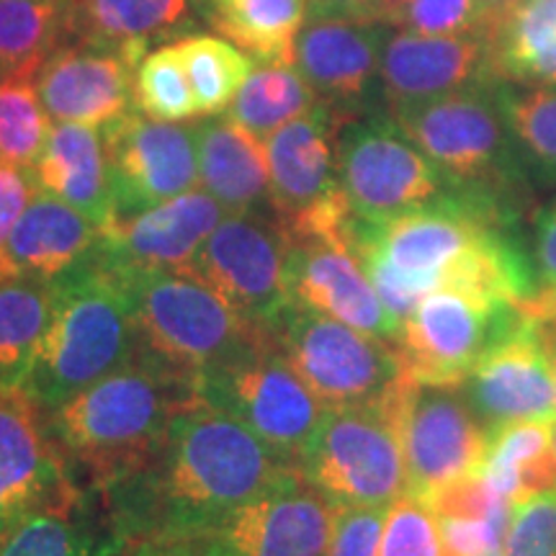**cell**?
<instances>
[{"instance_id":"obj_1","label":"cell","mask_w":556,"mask_h":556,"mask_svg":"<svg viewBox=\"0 0 556 556\" xmlns=\"http://www.w3.org/2000/svg\"><path fill=\"white\" fill-rule=\"evenodd\" d=\"M291 471L299 469L289 458L197 394L173 417L155 456L135 475L109 484L116 536L214 531L229 513Z\"/></svg>"},{"instance_id":"obj_2","label":"cell","mask_w":556,"mask_h":556,"mask_svg":"<svg viewBox=\"0 0 556 556\" xmlns=\"http://www.w3.org/2000/svg\"><path fill=\"white\" fill-rule=\"evenodd\" d=\"M197 397V381L137 353L54 407L50 428L70 464L99 484L135 475L155 456L173 417Z\"/></svg>"},{"instance_id":"obj_3","label":"cell","mask_w":556,"mask_h":556,"mask_svg":"<svg viewBox=\"0 0 556 556\" xmlns=\"http://www.w3.org/2000/svg\"><path fill=\"white\" fill-rule=\"evenodd\" d=\"M510 217V199L454 186L397 217H356L353 248L384 307L405 323L430 291L443 287L448 270L486 235L507 229Z\"/></svg>"},{"instance_id":"obj_4","label":"cell","mask_w":556,"mask_h":556,"mask_svg":"<svg viewBox=\"0 0 556 556\" xmlns=\"http://www.w3.org/2000/svg\"><path fill=\"white\" fill-rule=\"evenodd\" d=\"M52 283L50 328L24 389L45 413L127 366L139 353L127 291L99 253Z\"/></svg>"},{"instance_id":"obj_5","label":"cell","mask_w":556,"mask_h":556,"mask_svg":"<svg viewBox=\"0 0 556 556\" xmlns=\"http://www.w3.org/2000/svg\"><path fill=\"white\" fill-rule=\"evenodd\" d=\"M101 258V255H99ZM111 268V266H109ZM127 291L139 353L197 381L261 330L184 268H111Z\"/></svg>"},{"instance_id":"obj_6","label":"cell","mask_w":556,"mask_h":556,"mask_svg":"<svg viewBox=\"0 0 556 556\" xmlns=\"http://www.w3.org/2000/svg\"><path fill=\"white\" fill-rule=\"evenodd\" d=\"M197 394L248 426L296 469L328 413L270 332L206 366L197 377Z\"/></svg>"},{"instance_id":"obj_7","label":"cell","mask_w":556,"mask_h":556,"mask_svg":"<svg viewBox=\"0 0 556 556\" xmlns=\"http://www.w3.org/2000/svg\"><path fill=\"white\" fill-rule=\"evenodd\" d=\"M407 381L379 405L325 413L299 471L336 507H389L409 492L400 430V402Z\"/></svg>"},{"instance_id":"obj_8","label":"cell","mask_w":556,"mask_h":556,"mask_svg":"<svg viewBox=\"0 0 556 556\" xmlns=\"http://www.w3.org/2000/svg\"><path fill=\"white\" fill-rule=\"evenodd\" d=\"M456 189L510 199L523 165L497 101V83L389 111Z\"/></svg>"},{"instance_id":"obj_9","label":"cell","mask_w":556,"mask_h":556,"mask_svg":"<svg viewBox=\"0 0 556 556\" xmlns=\"http://www.w3.org/2000/svg\"><path fill=\"white\" fill-rule=\"evenodd\" d=\"M268 332L328 409L379 405L407 381L397 345L315 309L289 304Z\"/></svg>"},{"instance_id":"obj_10","label":"cell","mask_w":556,"mask_h":556,"mask_svg":"<svg viewBox=\"0 0 556 556\" xmlns=\"http://www.w3.org/2000/svg\"><path fill=\"white\" fill-rule=\"evenodd\" d=\"M336 155L348 206L366 222L397 217L454 189L389 111L340 124Z\"/></svg>"},{"instance_id":"obj_11","label":"cell","mask_w":556,"mask_h":556,"mask_svg":"<svg viewBox=\"0 0 556 556\" xmlns=\"http://www.w3.org/2000/svg\"><path fill=\"white\" fill-rule=\"evenodd\" d=\"M289 232L274 208L227 214L184 270L212 287L250 328L268 332L289 309Z\"/></svg>"},{"instance_id":"obj_12","label":"cell","mask_w":556,"mask_h":556,"mask_svg":"<svg viewBox=\"0 0 556 556\" xmlns=\"http://www.w3.org/2000/svg\"><path fill=\"white\" fill-rule=\"evenodd\" d=\"M523 323L516 304H495L458 289H435L402 323L397 351L417 384L458 387L497 340Z\"/></svg>"},{"instance_id":"obj_13","label":"cell","mask_w":556,"mask_h":556,"mask_svg":"<svg viewBox=\"0 0 556 556\" xmlns=\"http://www.w3.org/2000/svg\"><path fill=\"white\" fill-rule=\"evenodd\" d=\"M101 135L116 217H131L197 189L193 124L157 122L142 111H131L101 129Z\"/></svg>"},{"instance_id":"obj_14","label":"cell","mask_w":556,"mask_h":556,"mask_svg":"<svg viewBox=\"0 0 556 556\" xmlns=\"http://www.w3.org/2000/svg\"><path fill=\"white\" fill-rule=\"evenodd\" d=\"M400 430L413 495L430 497L443 484L482 469L486 428L462 387L409 379L400 402Z\"/></svg>"},{"instance_id":"obj_15","label":"cell","mask_w":556,"mask_h":556,"mask_svg":"<svg viewBox=\"0 0 556 556\" xmlns=\"http://www.w3.org/2000/svg\"><path fill=\"white\" fill-rule=\"evenodd\" d=\"M384 24L343 13H309L294 39L291 65L317 99L343 119L366 114V101L379 83Z\"/></svg>"},{"instance_id":"obj_16","label":"cell","mask_w":556,"mask_h":556,"mask_svg":"<svg viewBox=\"0 0 556 556\" xmlns=\"http://www.w3.org/2000/svg\"><path fill=\"white\" fill-rule=\"evenodd\" d=\"M75 490L45 409L24 389H0V536Z\"/></svg>"},{"instance_id":"obj_17","label":"cell","mask_w":556,"mask_h":556,"mask_svg":"<svg viewBox=\"0 0 556 556\" xmlns=\"http://www.w3.org/2000/svg\"><path fill=\"white\" fill-rule=\"evenodd\" d=\"M287 281L291 304L397 345L402 323L384 307L351 242L289 238Z\"/></svg>"},{"instance_id":"obj_18","label":"cell","mask_w":556,"mask_h":556,"mask_svg":"<svg viewBox=\"0 0 556 556\" xmlns=\"http://www.w3.org/2000/svg\"><path fill=\"white\" fill-rule=\"evenodd\" d=\"M458 387L486 433L510 422L554 420V371L544 330L523 315Z\"/></svg>"},{"instance_id":"obj_19","label":"cell","mask_w":556,"mask_h":556,"mask_svg":"<svg viewBox=\"0 0 556 556\" xmlns=\"http://www.w3.org/2000/svg\"><path fill=\"white\" fill-rule=\"evenodd\" d=\"M484 83H500L492 70L490 34L426 37L397 31L381 50L379 88L387 111L417 106Z\"/></svg>"},{"instance_id":"obj_20","label":"cell","mask_w":556,"mask_h":556,"mask_svg":"<svg viewBox=\"0 0 556 556\" xmlns=\"http://www.w3.org/2000/svg\"><path fill=\"white\" fill-rule=\"evenodd\" d=\"M135 70L119 52L70 39L41 62L34 83L52 122L106 129L137 111Z\"/></svg>"},{"instance_id":"obj_21","label":"cell","mask_w":556,"mask_h":556,"mask_svg":"<svg viewBox=\"0 0 556 556\" xmlns=\"http://www.w3.org/2000/svg\"><path fill=\"white\" fill-rule=\"evenodd\" d=\"M338 507L302 471L232 510L214 528L238 556H328Z\"/></svg>"},{"instance_id":"obj_22","label":"cell","mask_w":556,"mask_h":556,"mask_svg":"<svg viewBox=\"0 0 556 556\" xmlns=\"http://www.w3.org/2000/svg\"><path fill=\"white\" fill-rule=\"evenodd\" d=\"M225 217L217 199L193 189L131 217H116L101 229L99 255L111 268H186Z\"/></svg>"},{"instance_id":"obj_23","label":"cell","mask_w":556,"mask_h":556,"mask_svg":"<svg viewBox=\"0 0 556 556\" xmlns=\"http://www.w3.org/2000/svg\"><path fill=\"white\" fill-rule=\"evenodd\" d=\"M343 122L338 111L319 101L307 114L263 139L270 170V204L283 222L343 193L336 155Z\"/></svg>"},{"instance_id":"obj_24","label":"cell","mask_w":556,"mask_h":556,"mask_svg":"<svg viewBox=\"0 0 556 556\" xmlns=\"http://www.w3.org/2000/svg\"><path fill=\"white\" fill-rule=\"evenodd\" d=\"M101 227L52 193L39 191L0 248V276L58 281L96 258Z\"/></svg>"},{"instance_id":"obj_25","label":"cell","mask_w":556,"mask_h":556,"mask_svg":"<svg viewBox=\"0 0 556 556\" xmlns=\"http://www.w3.org/2000/svg\"><path fill=\"white\" fill-rule=\"evenodd\" d=\"M197 16H204V0H73V39L139 65L160 41L191 34Z\"/></svg>"},{"instance_id":"obj_26","label":"cell","mask_w":556,"mask_h":556,"mask_svg":"<svg viewBox=\"0 0 556 556\" xmlns=\"http://www.w3.org/2000/svg\"><path fill=\"white\" fill-rule=\"evenodd\" d=\"M199 152V186L217 199L227 214L266 212L270 204V170L266 142L227 114L193 124ZM276 212V208H274Z\"/></svg>"},{"instance_id":"obj_27","label":"cell","mask_w":556,"mask_h":556,"mask_svg":"<svg viewBox=\"0 0 556 556\" xmlns=\"http://www.w3.org/2000/svg\"><path fill=\"white\" fill-rule=\"evenodd\" d=\"M39 191L78 208L101 229L114 222L106 148L101 129L83 124H54L45 150L34 163Z\"/></svg>"},{"instance_id":"obj_28","label":"cell","mask_w":556,"mask_h":556,"mask_svg":"<svg viewBox=\"0 0 556 556\" xmlns=\"http://www.w3.org/2000/svg\"><path fill=\"white\" fill-rule=\"evenodd\" d=\"M479 471L510 505L556 490L554 420H523L490 430Z\"/></svg>"},{"instance_id":"obj_29","label":"cell","mask_w":556,"mask_h":556,"mask_svg":"<svg viewBox=\"0 0 556 556\" xmlns=\"http://www.w3.org/2000/svg\"><path fill=\"white\" fill-rule=\"evenodd\" d=\"M54 309V283L0 276V389H26Z\"/></svg>"},{"instance_id":"obj_30","label":"cell","mask_w":556,"mask_h":556,"mask_svg":"<svg viewBox=\"0 0 556 556\" xmlns=\"http://www.w3.org/2000/svg\"><path fill=\"white\" fill-rule=\"evenodd\" d=\"M204 18L253 62L291 65L307 0H204Z\"/></svg>"},{"instance_id":"obj_31","label":"cell","mask_w":556,"mask_h":556,"mask_svg":"<svg viewBox=\"0 0 556 556\" xmlns=\"http://www.w3.org/2000/svg\"><path fill=\"white\" fill-rule=\"evenodd\" d=\"M114 541L93 531L75 490L11 526L0 536V556H109Z\"/></svg>"},{"instance_id":"obj_32","label":"cell","mask_w":556,"mask_h":556,"mask_svg":"<svg viewBox=\"0 0 556 556\" xmlns=\"http://www.w3.org/2000/svg\"><path fill=\"white\" fill-rule=\"evenodd\" d=\"M317 103V93L294 65L255 62L253 73L242 83L240 93L225 114L255 137L266 139L276 129L307 114Z\"/></svg>"},{"instance_id":"obj_33","label":"cell","mask_w":556,"mask_h":556,"mask_svg":"<svg viewBox=\"0 0 556 556\" xmlns=\"http://www.w3.org/2000/svg\"><path fill=\"white\" fill-rule=\"evenodd\" d=\"M73 39V0H0V62L11 73L39 70Z\"/></svg>"},{"instance_id":"obj_34","label":"cell","mask_w":556,"mask_h":556,"mask_svg":"<svg viewBox=\"0 0 556 556\" xmlns=\"http://www.w3.org/2000/svg\"><path fill=\"white\" fill-rule=\"evenodd\" d=\"M497 101L523 170L556 184V86L497 83Z\"/></svg>"},{"instance_id":"obj_35","label":"cell","mask_w":556,"mask_h":556,"mask_svg":"<svg viewBox=\"0 0 556 556\" xmlns=\"http://www.w3.org/2000/svg\"><path fill=\"white\" fill-rule=\"evenodd\" d=\"M490 45L500 83L556 86V24L510 9L492 24Z\"/></svg>"},{"instance_id":"obj_36","label":"cell","mask_w":556,"mask_h":556,"mask_svg":"<svg viewBox=\"0 0 556 556\" xmlns=\"http://www.w3.org/2000/svg\"><path fill=\"white\" fill-rule=\"evenodd\" d=\"M173 45L189 75L199 114H225L253 73V60L219 34H186Z\"/></svg>"},{"instance_id":"obj_37","label":"cell","mask_w":556,"mask_h":556,"mask_svg":"<svg viewBox=\"0 0 556 556\" xmlns=\"http://www.w3.org/2000/svg\"><path fill=\"white\" fill-rule=\"evenodd\" d=\"M34 75L24 70L0 80V160L24 168H34L52 131Z\"/></svg>"},{"instance_id":"obj_38","label":"cell","mask_w":556,"mask_h":556,"mask_svg":"<svg viewBox=\"0 0 556 556\" xmlns=\"http://www.w3.org/2000/svg\"><path fill=\"white\" fill-rule=\"evenodd\" d=\"M135 99L144 116L157 122H186L199 114L189 75L176 45H160L139 60L135 70Z\"/></svg>"},{"instance_id":"obj_39","label":"cell","mask_w":556,"mask_h":556,"mask_svg":"<svg viewBox=\"0 0 556 556\" xmlns=\"http://www.w3.org/2000/svg\"><path fill=\"white\" fill-rule=\"evenodd\" d=\"M495 13L484 0H409L392 26L426 37H467L490 34Z\"/></svg>"},{"instance_id":"obj_40","label":"cell","mask_w":556,"mask_h":556,"mask_svg":"<svg viewBox=\"0 0 556 556\" xmlns=\"http://www.w3.org/2000/svg\"><path fill=\"white\" fill-rule=\"evenodd\" d=\"M379 556H443L441 520L426 497L407 492L389 505Z\"/></svg>"},{"instance_id":"obj_41","label":"cell","mask_w":556,"mask_h":556,"mask_svg":"<svg viewBox=\"0 0 556 556\" xmlns=\"http://www.w3.org/2000/svg\"><path fill=\"white\" fill-rule=\"evenodd\" d=\"M505 556H556V490L510 505Z\"/></svg>"},{"instance_id":"obj_42","label":"cell","mask_w":556,"mask_h":556,"mask_svg":"<svg viewBox=\"0 0 556 556\" xmlns=\"http://www.w3.org/2000/svg\"><path fill=\"white\" fill-rule=\"evenodd\" d=\"M387 510L377 505L338 507L328 556H379Z\"/></svg>"},{"instance_id":"obj_43","label":"cell","mask_w":556,"mask_h":556,"mask_svg":"<svg viewBox=\"0 0 556 556\" xmlns=\"http://www.w3.org/2000/svg\"><path fill=\"white\" fill-rule=\"evenodd\" d=\"M438 518H464V520H482L492 516V510L505 500H500L486 482L482 471H471L443 484L433 495L426 497Z\"/></svg>"},{"instance_id":"obj_44","label":"cell","mask_w":556,"mask_h":556,"mask_svg":"<svg viewBox=\"0 0 556 556\" xmlns=\"http://www.w3.org/2000/svg\"><path fill=\"white\" fill-rule=\"evenodd\" d=\"M129 556H238L214 531H160L135 539Z\"/></svg>"},{"instance_id":"obj_45","label":"cell","mask_w":556,"mask_h":556,"mask_svg":"<svg viewBox=\"0 0 556 556\" xmlns=\"http://www.w3.org/2000/svg\"><path fill=\"white\" fill-rule=\"evenodd\" d=\"M39 193L37 176L34 168L13 165L0 160V248L11 238L13 227L24 217L26 206Z\"/></svg>"},{"instance_id":"obj_46","label":"cell","mask_w":556,"mask_h":556,"mask_svg":"<svg viewBox=\"0 0 556 556\" xmlns=\"http://www.w3.org/2000/svg\"><path fill=\"white\" fill-rule=\"evenodd\" d=\"M531 261L539 289L556 287V199L544 212H539L536 225H533Z\"/></svg>"},{"instance_id":"obj_47","label":"cell","mask_w":556,"mask_h":556,"mask_svg":"<svg viewBox=\"0 0 556 556\" xmlns=\"http://www.w3.org/2000/svg\"><path fill=\"white\" fill-rule=\"evenodd\" d=\"M520 312L533 319L546 336L556 338V287L539 289L526 304H520Z\"/></svg>"},{"instance_id":"obj_48","label":"cell","mask_w":556,"mask_h":556,"mask_svg":"<svg viewBox=\"0 0 556 556\" xmlns=\"http://www.w3.org/2000/svg\"><path fill=\"white\" fill-rule=\"evenodd\" d=\"M307 11L309 13H343V16L377 21V0H307Z\"/></svg>"},{"instance_id":"obj_49","label":"cell","mask_w":556,"mask_h":556,"mask_svg":"<svg viewBox=\"0 0 556 556\" xmlns=\"http://www.w3.org/2000/svg\"><path fill=\"white\" fill-rule=\"evenodd\" d=\"M409 0H377V21L384 26H392L397 13L405 9Z\"/></svg>"},{"instance_id":"obj_50","label":"cell","mask_w":556,"mask_h":556,"mask_svg":"<svg viewBox=\"0 0 556 556\" xmlns=\"http://www.w3.org/2000/svg\"><path fill=\"white\" fill-rule=\"evenodd\" d=\"M516 3H518V0H484V5H486V9H490L492 13H495V18L503 16L505 11H510Z\"/></svg>"},{"instance_id":"obj_51","label":"cell","mask_w":556,"mask_h":556,"mask_svg":"<svg viewBox=\"0 0 556 556\" xmlns=\"http://www.w3.org/2000/svg\"><path fill=\"white\" fill-rule=\"evenodd\" d=\"M544 338H546V348H548V358H552V371H554V400H556V338L546 336V332H544Z\"/></svg>"},{"instance_id":"obj_52","label":"cell","mask_w":556,"mask_h":556,"mask_svg":"<svg viewBox=\"0 0 556 556\" xmlns=\"http://www.w3.org/2000/svg\"><path fill=\"white\" fill-rule=\"evenodd\" d=\"M9 75H11V70H9V67H5V65H3V62H0V80H3V78H9Z\"/></svg>"},{"instance_id":"obj_53","label":"cell","mask_w":556,"mask_h":556,"mask_svg":"<svg viewBox=\"0 0 556 556\" xmlns=\"http://www.w3.org/2000/svg\"><path fill=\"white\" fill-rule=\"evenodd\" d=\"M554 448H556V417H554Z\"/></svg>"}]
</instances>
